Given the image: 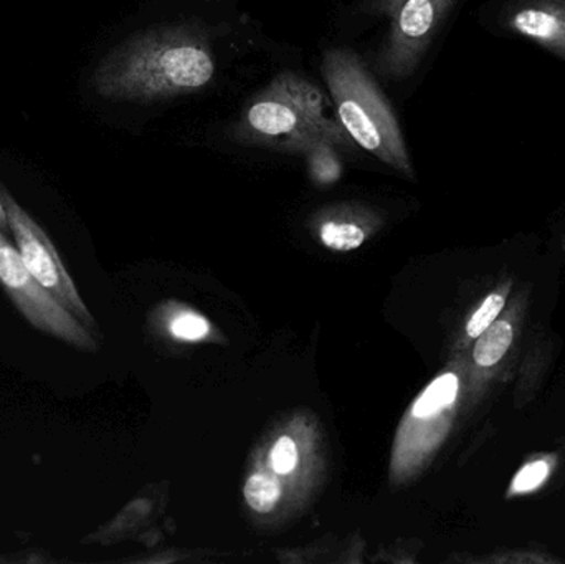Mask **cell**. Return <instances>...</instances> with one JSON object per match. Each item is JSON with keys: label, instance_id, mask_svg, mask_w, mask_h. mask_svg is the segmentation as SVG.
I'll use <instances>...</instances> for the list:
<instances>
[{"label": "cell", "instance_id": "cell-1", "mask_svg": "<svg viewBox=\"0 0 565 564\" xmlns=\"http://www.w3.org/2000/svg\"><path fill=\"white\" fill-rule=\"evenodd\" d=\"M217 72L211 40L189 23H162L132 33L109 50L92 75L108 102L156 103L194 95Z\"/></svg>", "mask_w": 565, "mask_h": 564}, {"label": "cell", "instance_id": "cell-2", "mask_svg": "<svg viewBox=\"0 0 565 564\" xmlns=\"http://www.w3.org/2000/svg\"><path fill=\"white\" fill-rule=\"evenodd\" d=\"M234 136L247 145L291 155H305L319 141L341 149L351 148L352 141L341 123L324 115V96L318 86L292 72L275 76L252 98L235 123Z\"/></svg>", "mask_w": 565, "mask_h": 564}, {"label": "cell", "instance_id": "cell-3", "mask_svg": "<svg viewBox=\"0 0 565 564\" xmlns=\"http://www.w3.org/2000/svg\"><path fill=\"white\" fill-rule=\"evenodd\" d=\"M321 72L349 138L385 164L411 175L414 169L397 116L361 56L351 49L328 50Z\"/></svg>", "mask_w": 565, "mask_h": 564}, {"label": "cell", "instance_id": "cell-4", "mask_svg": "<svg viewBox=\"0 0 565 564\" xmlns=\"http://www.w3.org/2000/svg\"><path fill=\"white\" fill-rule=\"evenodd\" d=\"M458 0H365L367 15L387 20L375 55L379 75L392 82L411 78Z\"/></svg>", "mask_w": 565, "mask_h": 564}, {"label": "cell", "instance_id": "cell-5", "mask_svg": "<svg viewBox=\"0 0 565 564\" xmlns=\"http://www.w3.org/2000/svg\"><path fill=\"white\" fill-rule=\"evenodd\" d=\"M0 285L32 327L70 347L93 350L88 328L62 307L23 264L15 245L0 231Z\"/></svg>", "mask_w": 565, "mask_h": 564}, {"label": "cell", "instance_id": "cell-6", "mask_svg": "<svg viewBox=\"0 0 565 564\" xmlns=\"http://www.w3.org/2000/svg\"><path fill=\"white\" fill-rule=\"evenodd\" d=\"M0 198L6 205L10 234L13 235L17 251L30 274L79 323L85 324L86 328L92 327V313L79 297L49 235L30 217L29 212L13 199L9 191L0 189Z\"/></svg>", "mask_w": 565, "mask_h": 564}, {"label": "cell", "instance_id": "cell-7", "mask_svg": "<svg viewBox=\"0 0 565 564\" xmlns=\"http://www.w3.org/2000/svg\"><path fill=\"white\" fill-rule=\"evenodd\" d=\"M503 25L565 58V0H514L504 10Z\"/></svg>", "mask_w": 565, "mask_h": 564}, {"label": "cell", "instance_id": "cell-8", "mask_svg": "<svg viewBox=\"0 0 565 564\" xmlns=\"http://www.w3.org/2000/svg\"><path fill=\"white\" fill-rule=\"evenodd\" d=\"M511 341H513V328L508 321L491 323L480 334V340L475 348V361L480 366H494L511 347Z\"/></svg>", "mask_w": 565, "mask_h": 564}, {"label": "cell", "instance_id": "cell-9", "mask_svg": "<svg viewBox=\"0 0 565 564\" xmlns=\"http://www.w3.org/2000/svg\"><path fill=\"white\" fill-rule=\"evenodd\" d=\"M458 393V380L455 374H445V376L435 380L430 386L425 390V393L418 397L414 406V416L424 417L434 416L438 411L444 407L450 406L454 403Z\"/></svg>", "mask_w": 565, "mask_h": 564}, {"label": "cell", "instance_id": "cell-10", "mask_svg": "<svg viewBox=\"0 0 565 564\" xmlns=\"http://www.w3.org/2000/svg\"><path fill=\"white\" fill-rule=\"evenodd\" d=\"M339 146L331 141H319L305 152L308 158L309 172L321 184H331L341 175Z\"/></svg>", "mask_w": 565, "mask_h": 564}, {"label": "cell", "instance_id": "cell-11", "mask_svg": "<svg viewBox=\"0 0 565 564\" xmlns=\"http://www.w3.org/2000/svg\"><path fill=\"white\" fill-rule=\"evenodd\" d=\"M322 244L335 252H349L361 247L365 241V232L354 222L328 221L319 231Z\"/></svg>", "mask_w": 565, "mask_h": 564}, {"label": "cell", "instance_id": "cell-12", "mask_svg": "<svg viewBox=\"0 0 565 564\" xmlns=\"http://www.w3.org/2000/svg\"><path fill=\"white\" fill-rule=\"evenodd\" d=\"M245 500L250 509L258 513H268L277 507L281 497V487L267 473H255L245 483Z\"/></svg>", "mask_w": 565, "mask_h": 564}, {"label": "cell", "instance_id": "cell-13", "mask_svg": "<svg viewBox=\"0 0 565 564\" xmlns=\"http://www.w3.org/2000/svg\"><path fill=\"white\" fill-rule=\"evenodd\" d=\"M211 324L201 315L182 313L171 324L172 334L182 341H199L207 337Z\"/></svg>", "mask_w": 565, "mask_h": 564}, {"label": "cell", "instance_id": "cell-14", "mask_svg": "<svg viewBox=\"0 0 565 564\" xmlns=\"http://www.w3.org/2000/svg\"><path fill=\"white\" fill-rule=\"evenodd\" d=\"M503 307L504 298L501 297V295H491V297H488L484 304L481 305L480 310L468 321V334H470L471 338L480 337V334L493 323L494 318L503 310Z\"/></svg>", "mask_w": 565, "mask_h": 564}, {"label": "cell", "instance_id": "cell-15", "mask_svg": "<svg viewBox=\"0 0 565 564\" xmlns=\"http://www.w3.org/2000/svg\"><path fill=\"white\" fill-rule=\"evenodd\" d=\"M298 466V449L289 437L282 436L271 450V467L280 476H289Z\"/></svg>", "mask_w": 565, "mask_h": 564}, {"label": "cell", "instance_id": "cell-16", "mask_svg": "<svg viewBox=\"0 0 565 564\" xmlns=\"http://www.w3.org/2000/svg\"><path fill=\"white\" fill-rule=\"evenodd\" d=\"M547 470H550V467H547L546 462H541V460L524 467L520 476L514 480V492H527V490L536 489L546 479Z\"/></svg>", "mask_w": 565, "mask_h": 564}, {"label": "cell", "instance_id": "cell-17", "mask_svg": "<svg viewBox=\"0 0 565 564\" xmlns=\"http://www.w3.org/2000/svg\"><path fill=\"white\" fill-rule=\"evenodd\" d=\"M0 231L10 232L9 219H7L6 205H3L2 198H0Z\"/></svg>", "mask_w": 565, "mask_h": 564}]
</instances>
